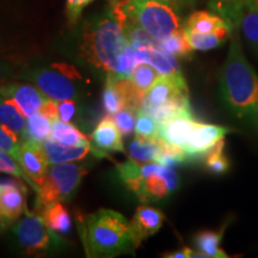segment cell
<instances>
[{
    "mask_svg": "<svg viewBox=\"0 0 258 258\" xmlns=\"http://www.w3.org/2000/svg\"><path fill=\"white\" fill-rule=\"evenodd\" d=\"M80 55L97 69L122 78H131L135 66L134 48L111 11L86 24Z\"/></svg>",
    "mask_w": 258,
    "mask_h": 258,
    "instance_id": "cell-1",
    "label": "cell"
},
{
    "mask_svg": "<svg viewBox=\"0 0 258 258\" xmlns=\"http://www.w3.org/2000/svg\"><path fill=\"white\" fill-rule=\"evenodd\" d=\"M220 97L225 108L238 120L258 121V73L244 55L239 30L231 34L228 55L220 71Z\"/></svg>",
    "mask_w": 258,
    "mask_h": 258,
    "instance_id": "cell-2",
    "label": "cell"
},
{
    "mask_svg": "<svg viewBox=\"0 0 258 258\" xmlns=\"http://www.w3.org/2000/svg\"><path fill=\"white\" fill-rule=\"evenodd\" d=\"M78 230L88 257H115L137 249L131 224L112 209L103 208L85 217L80 215Z\"/></svg>",
    "mask_w": 258,
    "mask_h": 258,
    "instance_id": "cell-3",
    "label": "cell"
},
{
    "mask_svg": "<svg viewBox=\"0 0 258 258\" xmlns=\"http://www.w3.org/2000/svg\"><path fill=\"white\" fill-rule=\"evenodd\" d=\"M88 167L82 163H61L48 167L46 175L36 194L35 208L38 212L54 202H66L72 198L84 177Z\"/></svg>",
    "mask_w": 258,
    "mask_h": 258,
    "instance_id": "cell-4",
    "label": "cell"
},
{
    "mask_svg": "<svg viewBox=\"0 0 258 258\" xmlns=\"http://www.w3.org/2000/svg\"><path fill=\"white\" fill-rule=\"evenodd\" d=\"M124 9L137 23L158 41L183 28L172 5L158 0H123Z\"/></svg>",
    "mask_w": 258,
    "mask_h": 258,
    "instance_id": "cell-5",
    "label": "cell"
},
{
    "mask_svg": "<svg viewBox=\"0 0 258 258\" xmlns=\"http://www.w3.org/2000/svg\"><path fill=\"white\" fill-rule=\"evenodd\" d=\"M22 77L55 102L76 98L79 92L78 84L82 82L76 67L67 63H54L48 69L34 70Z\"/></svg>",
    "mask_w": 258,
    "mask_h": 258,
    "instance_id": "cell-6",
    "label": "cell"
},
{
    "mask_svg": "<svg viewBox=\"0 0 258 258\" xmlns=\"http://www.w3.org/2000/svg\"><path fill=\"white\" fill-rule=\"evenodd\" d=\"M15 234L18 243L29 254L44 253L62 244L59 235L46 225L42 215L29 211L16 225Z\"/></svg>",
    "mask_w": 258,
    "mask_h": 258,
    "instance_id": "cell-7",
    "label": "cell"
},
{
    "mask_svg": "<svg viewBox=\"0 0 258 258\" xmlns=\"http://www.w3.org/2000/svg\"><path fill=\"white\" fill-rule=\"evenodd\" d=\"M123 183L141 202L148 203L165 199L170 192L177 189L179 179L173 169L161 165V169L157 173L146 177H137Z\"/></svg>",
    "mask_w": 258,
    "mask_h": 258,
    "instance_id": "cell-8",
    "label": "cell"
},
{
    "mask_svg": "<svg viewBox=\"0 0 258 258\" xmlns=\"http://www.w3.org/2000/svg\"><path fill=\"white\" fill-rule=\"evenodd\" d=\"M185 102H189V91L182 73L160 74L157 82L145 93L141 106H157Z\"/></svg>",
    "mask_w": 258,
    "mask_h": 258,
    "instance_id": "cell-9",
    "label": "cell"
},
{
    "mask_svg": "<svg viewBox=\"0 0 258 258\" xmlns=\"http://www.w3.org/2000/svg\"><path fill=\"white\" fill-rule=\"evenodd\" d=\"M0 93L14 99L27 118L42 112L49 99L37 86L25 83H11L0 86Z\"/></svg>",
    "mask_w": 258,
    "mask_h": 258,
    "instance_id": "cell-10",
    "label": "cell"
},
{
    "mask_svg": "<svg viewBox=\"0 0 258 258\" xmlns=\"http://www.w3.org/2000/svg\"><path fill=\"white\" fill-rule=\"evenodd\" d=\"M230 129L215 124L199 123L195 125L194 131L186 141L183 150L188 154L189 160L196 159L205 156L213 146H215L225 135L230 133Z\"/></svg>",
    "mask_w": 258,
    "mask_h": 258,
    "instance_id": "cell-11",
    "label": "cell"
},
{
    "mask_svg": "<svg viewBox=\"0 0 258 258\" xmlns=\"http://www.w3.org/2000/svg\"><path fill=\"white\" fill-rule=\"evenodd\" d=\"M19 165L25 173L36 183L40 188L43 177L46 175L49 163L42 143L35 140H25L22 143Z\"/></svg>",
    "mask_w": 258,
    "mask_h": 258,
    "instance_id": "cell-12",
    "label": "cell"
},
{
    "mask_svg": "<svg viewBox=\"0 0 258 258\" xmlns=\"http://www.w3.org/2000/svg\"><path fill=\"white\" fill-rule=\"evenodd\" d=\"M0 208L6 220L15 221L28 211L25 188L16 179L0 180Z\"/></svg>",
    "mask_w": 258,
    "mask_h": 258,
    "instance_id": "cell-13",
    "label": "cell"
},
{
    "mask_svg": "<svg viewBox=\"0 0 258 258\" xmlns=\"http://www.w3.org/2000/svg\"><path fill=\"white\" fill-rule=\"evenodd\" d=\"M164 214L159 209L150 206H140L135 212L133 219L129 222L135 246H139L144 240L156 234L164 222Z\"/></svg>",
    "mask_w": 258,
    "mask_h": 258,
    "instance_id": "cell-14",
    "label": "cell"
},
{
    "mask_svg": "<svg viewBox=\"0 0 258 258\" xmlns=\"http://www.w3.org/2000/svg\"><path fill=\"white\" fill-rule=\"evenodd\" d=\"M91 145L102 152H124L122 134L112 116L106 115L97 124L91 137Z\"/></svg>",
    "mask_w": 258,
    "mask_h": 258,
    "instance_id": "cell-15",
    "label": "cell"
},
{
    "mask_svg": "<svg viewBox=\"0 0 258 258\" xmlns=\"http://www.w3.org/2000/svg\"><path fill=\"white\" fill-rule=\"evenodd\" d=\"M134 61L138 62H147L156 69L160 74H179L180 67L177 62L176 56L171 55L163 49L157 47L138 48L134 49Z\"/></svg>",
    "mask_w": 258,
    "mask_h": 258,
    "instance_id": "cell-16",
    "label": "cell"
},
{
    "mask_svg": "<svg viewBox=\"0 0 258 258\" xmlns=\"http://www.w3.org/2000/svg\"><path fill=\"white\" fill-rule=\"evenodd\" d=\"M198 122L189 116H178L159 123V138L167 144L183 148Z\"/></svg>",
    "mask_w": 258,
    "mask_h": 258,
    "instance_id": "cell-17",
    "label": "cell"
},
{
    "mask_svg": "<svg viewBox=\"0 0 258 258\" xmlns=\"http://www.w3.org/2000/svg\"><path fill=\"white\" fill-rule=\"evenodd\" d=\"M42 145L46 151L49 165L82 160L89 153H92L91 144L88 146H69V145L60 144L49 138L46 141H43Z\"/></svg>",
    "mask_w": 258,
    "mask_h": 258,
    "instance_id": "cell-18",
    "label": "cell"
},
{
    "mask_svg": "<svg viewBox=\"0 0 258 258\" xmlns=\"http://www.w3.org/2000/svg\"><path fill=\"white\" fill-rule=\"evenodd\" d=\"M14 99L0 93V123L16 132L22 140H27V120Z\"/></svg>",
    "mask_w": 258,
    "mask_h": 258,
    "instance_id": "cell-19",
    "label": "cell"
},
{
    "mask_svg": "<svg viewBox=\"0 0 258 258\" xmlns=\"http://www.w3.org/2000/svg\"><path fill=\"white\" fill-rule=\"evenodd\" d=\"M250 0H208V6L214 14L221 16L232 30H239L241 17Z\"/></svg>",
    "mask_w": 258,
    "mask_h": 258,
    "instance_id": "cell-20",
    "label": "cell"
},
{
    "mask_svg": "<svg viewBox=\"0 0 258 258\" xmlns=\"http://www.w3.org/2000/svg\"><path fill=\"white\" fill-rule=\"evenodd\" d=\"M48 227L57 235H66L72 230V219L62 202H54L40 212Z\"/></svg>",
    "mask_w": 258,
    "mask_h": 258,
    "instance_id": "cell-21",
    "label": "cell"
},
{
    "mask_svg": "<svg viewBox=\"0 0 258 258\" xmlns=\"http://www.w3.org/2000/svg\"><path fill=\"white\" fill-rule=\"evenodd\" d=\"M228 27L232 30L230 24L225 21L221 16H219L214 12L207 11H196L191 14L185 21L183 28L186 30H191L196 32H202V34H207V32H214L219 29ZM233 31V30H232Z\"/></svg>",
    "mask_w": 258,
    "mask_h": 258,
    "instance_id": "cell-22",
    "label": "cell"
},
{
    "mask_svg": "<svg viewBox=\"0 0 258 258\" xmlns=\"http://www.w3.org/2000/svg\"><path fill=\"white\" fill-rule=\"evenodd\" d=\"M222 233L217 231H201L194 238V245L198 249L194 257L226 258L227 254L220 247Z\"/></svg>",
    "mask_w": 258,
    "mask_h": 258,
    "instance_id": "cell-23",
    "label": "cell"
},
{
    "mask_svg": "<svg viewBox=\"0 0 258 258\" xmlns=\"http://www.w3.org/2000/svg\"><path fill=\"white\" fill-rule=\"evenodd\" d=\"M185 36L188 40L190 47L192 48V50H211L214 49L224 43L227 40L228 36H231L232 30L228 27L221 28L219 30L214 32H207V34H202V32H196L191 30H186Z\"/></svg>",
    "mask_w": 258,
    "mask_h": 258,
    "instance_id": "cell-24",
    "label": "cell"
},
{
    "mask_svg": "<svg viewBox=\"0 0 258 258\" xmlns=\"http://www.w3.org/2000/svg\"><path fill=\"white\" fill-rule=\"evenodd\" d=\"M50 139L69 146H88L91 144L88 137L83 134L78 128L74 127L70 122L61 121L59 118L51 122Z\"/></svg>",
    "mask_w": 258,
    "mask_h": 258,
    "instance_id": "cell-25",
    "label": "cell"
},
{
    "mask_svg": "<svg viewBox=\"0 0 258 258\" xmlns=\"http://www.w3.org/2000/svg\"><path fill=\"white\" fill-rule=\"evenodd\" d=\"M160 138L145 139L135 135V138L128 145L129 158L139 161V163L156 161V158L160 150Z\"/></svg>",
    "mask_w": 258,
    "mask_h": 258,
    "instance_id": "cell-26",
    "label": "cell"
},
{
    "mask_svg": "<svg viewBox=\"0 0 258 258\" xmlns=\"http://www.w3.org/2000/svg\"><path fill=\"white\" fill-rule=\"evenodd\" d=\"M239 29L254 55L258 57V0L249 2L241 17Z\"/></svg>",
    "mask_w": 258,
    "mask_h": 258,
    "instance_id": "cell-27",
    "label": "cell"
},
{
    "mask_svg": "<svg viewBox=\"0 0 258 258\" xmlns=\"http://www.w3.org/2000/svg\"><path fill=\"white\" fill-rule=\"evenodd\" d=\"M159 48L176 57H186L192 53V48L186 40L184 28L159 41Z\"/></svg>",
    "mask_w": 258,
    "mask_h": 258,
    "instance_id": "cell-28",
    "label": "cell"
},
{
    "mask_svg": "<svg viewBox=\"0 0 258 258\" xmlns=\"http://www.w3.org/2000/svg\"><path fill=\"white\" fill-rule=\"evenodd\" d=\"M186 161H189L188 154L185 153V151L182 147L167 144L161 140L160 150L156 158V163L163 166L170 167V169H175V167L180 166Z\"/></svg>",
    "mask_w": 258,
    "mask_h": 258,
    "instance_id": "cell-29",
    "label": "cell"
},
{
    "mask_svg": "<svg viewBox=\"0 0 258 258\" xmlns=\"http://www.w3.org/2000/svg\"><path fill=\"white\" fill-rule=\"evenodd\" d=\"M51 121L44 114H35L27 120V140L43 143L50 138Z\"/></svg>",
    "mask_w": 258,
    "mask_h": 258,
    "instance_id": "cell-30",
    "label": "cell"
},
{
    "mask_svg": "<svg viewBox=\"0 0 258 258\" xmlns=\"http://www.w3.org/2000/svg\"><path fill=\"white\" fill-rule=\"evenodd\" d=\"M225 140L221 139L219 143L213 146L207 153L205 154L206 167L214 175H222L230 169V160L224 153Z\"/></svg>",
    "mask_w": 258,
    "mask_h": 258,
    "instance_id": "cell-31",
    "label": "cell"
},
{
    "mask_svg": "<svg viewBox=\"0 0 258 258\" xmlns=\"http://www.w3.org/2000/svg\"><path fill=\"white\" fill-rule=\"evenodd\" d=\"M159 77L160 73L154 69L152 64L147 62H138L134 66L131 79L133 80V83L141 92L146 93Z\"/></svg>",
    "mask_w": 258,
    "mask_h": 258,
    "instance_id": "cell-32",
    "label": "cell"
},
{
    "mask_svg": "<svg viewBox=\"0 0 258 258\" xmlns=\"http://www.w3.org/2000/svg\"><path fill=\"white\" fill-rule=\"evenodd\" d=\"M0 172L8 173V175H11L12 177H16V178L24 180L35 190L36 194L40 191V188H38L36 183L25 173V171L22 169L18 161L3 150H0Z\"/></svg>",
    "mask_w": 258,
    "mask_h": 258,
    "instance_id": "cell-33",
    "label": "cell"
},
{
    "mask_svg": "<svg viewBox=\"0 0 258 258\" xmlns=\"http://www.w3.org/2000/svg\"><path fill=\"white\" fill-rule=\"evenodd\" d=\"M134 133L139 138L154 139L159 138V123L156 118L139 108L137 111Z\"/></svg>",
    "mask_w": 258,
    "mask_h": 258,
    "instance_id": "cell-34",
    "label": "cell"
},
{
    "mask_svg": "<svg viewBox=\"0 0 258 258\" xmlns=\"http://www.w3.org/2000/svg\"><path fill=\"white\" fill-rule=\"evenodd\" d=\"M103 108H104L106 115L110 116H114L118 110L124 108L123 99L117 89L115 88L114 82L109 74L106 76V83L104 91H103Z\"/></svg>",
    "mask_w": 258,
    "mask_h": 258,
    "instance_id": "cell-35",
    "label": "cell"
},
{
    "mask_svg": "<svg viewBox=\"0 0 258 258\" xmlns=\"http://www.w3.org/2000/svg\"><path fill=\"white\" fill-rule=\"evenodd\" d=\"M22 144L19 140V135L16 132L0 123V150L10 154L14 159L19 161L21 157Z\"/></svg>",
    "mask_w": 258,
    "mask_h": 258,
    "instance_id": "cell-36",
    "label": "cell"
},
{
    "mask_svg": "<svg viewBox=\"0 0 258 258\" xmlns=\"http://www.w3.org/2000/svg\"><path fill=\"white\" fill-rule=\"evenodd\" d=\"M116 122L118 131L121 132L122 137L128 138L135 131V120H137V111L132 109L123 108L118 110L112 117Z\"/></svg>",
    "mask_w": 258,
    "mask_h": 258,
    "instance_id": "cell-37",
    "label": "cell"
},
{
    "mask_svg": "<svg viewBox=\"0 0 258 258\" xmlns=\"http://www.w3.org/2000/svg\"><path fill=\"white\" fill-rule=\"evenodd\" d=\"M95 0H66V14L71 25L77 24L82 12Z\"/></svg>",
    "mask_w": 258,
    "mask_h": 258,
    "instance_id": "cell-38",
    "label": "cell"
},
{
    "mask_svg": "<svg viewBox=\"0 0 258 258\" xmlns=\"http://www.w3.org/2000/svg\"><path fill=\"white\" fill-rule=\"evenodd\" d=\"M77 112V104L73 99L57 102V118L64 122H71Z\"/></svg>",
    "mask_w": 258,
    "mask_h": 258,
    "instance_id": "cell-39",
    "label": "cell"
},
{
    "mask_svg": "<svg viewBox=\"0 0 258 258\" xmlns=\"http://www.w3.org/2000/svg\"><path fill=\"white\" fill-rule=\"evenodd\" d=\"M194 252L190 247L183 246L182 249L172 251V252H169L167 254H164V257H169V258H188V257H194Z\"/></svg>",
    "mask_w": 258,
    "mask_h": 258,
    "instance_id": "cell-40",
    "label": "cell"
},
{
    "mask_svg": "<svg viewBox=\"0 0 258 258\" xmlns=\"http://www.w3.org/2000/svg\"><path fill=\"white\" fill-rule=\"evenodd\" d=\"M8 74H9V69L5 66L4 63L0 62V83H2L3 80L8 77Z\"/></svg>",
    "mask_w": 258,
    "mask_h": 258,
    "instance_id": "cell-41",
    "label": "cell"
},
{
    "mask_svg": "<svg viewBox=\"0 0 258 258\" xmlns=\"http://www.w3.org/2000/svg\"><path fill=\"white\" fill-rule=\"evenodd\" d=\"M6 221H8V220H6V218H5L4 213H3L2 208H0V226L5 225V222H6Z\"/></svg>",
    "mask_w": 258,
    "mask_h": 258,
    "instance_id": "cell-42",
    "label": "cell"
},
{
    "mask_svg": "<svg viewBox=\"0 0 258 258\" xmlns=\"http://www.w3.org/2000/svg\"><path fill=\"white\" fill-rule=\"evenodd\" d=\"M158 2H163V3H166V4L173 5V4H176L177 0H158Z\"/></svg>",
    "mask_w": 258,
    "mask_h": 258,
    "instance_id": "cell-43",
    "label": "cell"
}]
</instances>
